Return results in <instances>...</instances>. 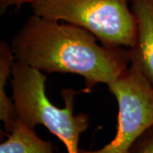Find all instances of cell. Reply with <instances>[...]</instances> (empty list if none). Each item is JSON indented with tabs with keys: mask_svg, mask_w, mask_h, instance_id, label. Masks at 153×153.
Wrapping results in <instances>:
<instances>
[{
	"mask_svg": "<svg viewBox=\"0 0 153 153\" xmlns=\"http://www.w3.org/2000/svg\"><path fill=\"white\" fill-rule=\"evenodd\" d=\"M11 76L17 119L32 128L44 126L63 142L67 153H79L80 136L89 126V117L85 113L74 115L76 90H62L65 106L59 108L46 94V76L43 71L15 60Z\"/></svg>",
	"mask_w": 153,
	"mask_h": 153,
	"instance_id": "obj_2",
	"label": "cell"
},
{
	"mask_svg": "<svg viewBox=\"0 0 153 153\" xmlns=\"http://www.w3.org/2000/svg\"><path fill=\"white\" fill-rule=\"evenodd\" d=\"M137 23L135 42L128 49L130 65L153 86V0H131Z\"/></svg>",
	"mask_w": 153,
	"mask_h": 153,
	"instance_id": "obj_5",
	"label": "cell"
},
{
	"mask_svg": "<svg viewBox=\"0 0 153 153\" xmlns=\"http://www.w3.org/2000/svg\"><path fill=\"white\" fill-rule=\"evenodd\" d=\"M35 0H0V10L3 14L8 7L12 5H16L21 7L23 4H32Z\"/></svg>",
	"mask_w": 153,
	"mask_h": 153,
	"instance_id": "obj_9",
	"label": "cell"
},
{
	"mask_svg": "<svg viewBox=\"0 0 153 153\" xmlns=\"http://www.w3.org/2000/svg\"><path fill=\"white\" fill-rule=\"evenodd\" d=\"M0 153H56L52 143L42 140L32 128L17 119L10 134L0 145Z\"/></svg>",
	"mask_w": 153,
	"mask_h": 153,
	"instance_id": "obj_6",
	"label": "cell"
},
{
	"mask_svg": "<svg viewBox=\"0 0 153 153\" xmlns=\"http://www.w3.org/2000/svg\"><path fill=\"white\" fill-rule=\"evenodd\" d=\"M87 29L35 14L13 37L15 60L47 73H73L84 79L90 91L97 84L116 80L128 67L124 47H108Z\"/></svg>",
	"mask_w": 153,
	"mask_h": 153,
	"instance_id": "obj_1",
	"label": "cell"
},
{
	"mask_svg": "<svg viewBox=\"0 0 153 153\" xmlns=\"http://www.w3.org/2000/svg\"><path fill=\"white\" fill-rule=\"evenodd\" d=\"M15 61L10 44L6 41L0 43V119L4 123L6 131L12 130L17 121V115L13 99L6 93L7 81L12 75Z\"/></svg>",
	"mask_w": 153,
	"mask_h": 153,
	"instance_id": "obj_7",
	"label": "cell"
},
{
	"mask_svg": "<svg viewBox=\"0 0 153 153\" xmlns=\"http://www.w3.org/2000/svg\"><path fill=\"white\" fill-rule=\"evenodd\" d=\"M131 0H35L33 14L87 29L105 46L129 49L137 23Z\"/></svg>",
	"mask_w": 153,
	"mask_h": 153,
	"instance_id": "obj_3",
	"label": "cell"
},
{
	"mask_svg": "<svg viewBox=\"0 0 153 153\" xmlns=\"http://www.w3.org/2000/svg\"><path fill=\"white\" fill-rule=\"evenodd\" d=\"M128 153H153V125L137 139Z\"/></svg>",
	"mask_w": 153,
	"mask_h": 153,
	"instance_id": "obj_8",
	"label": "cell"
},
{
	"mask_svg": "<svg viewBox=\"0 0 153 153\" xmlns=\"http://www.w3.org/2000/svg\"><path fill=\"white\" fill-rule=\"evenodd\" d=\"M117 101V133L105 146L79 153H128L136 140L153 125V86L134 66H128L108 85Z\"/></svg>",
	"mask_w": 153,
	"mask_h": 153,
	"instance_id": "obj_4",
	"label": "cell"
}]
</instances>
